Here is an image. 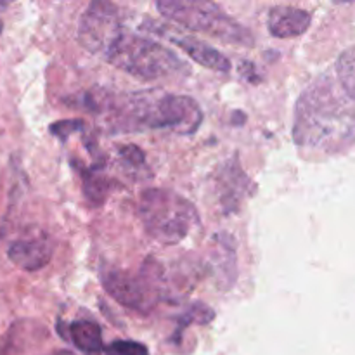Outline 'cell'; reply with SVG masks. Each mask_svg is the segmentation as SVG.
Wrapping results in <instances>:
<instances>
[{
  "label": "cell",
  "instance_id": "6da1fadb",
  "mask_svg": "<svg viewBox=\"0 0 355 355\" xmlns=\"http://www.w3.org/2000/svg\"><path fill=\"white\" fill-rule=\"evenodd\" d=\"M293 139L300 148L342 153L355 142V107L329 76L314 80L295 107Z\"/></svg>",
  "mask_w": 355,
  "mask_h": 355
},
{
  "label": "cell",
  "instance_id": "7a4b0ae2",
  "mask_svg": "<svg viewBox=\"0 0 355 355\" xmlns=\"http://www.w3.org/2000/svg\"><path fill=\"white\" fill-rule=\"evenodd\" d=\"M120 114L134 128H168L182 135L194 134L203 121L200 104L175 94L139 92L121 106Z\"/></svg>",
  "mask_w": 355,
  "mask_h": 355
},
{
  "label": "cell",
  "instance_id": "3957f363",
  "mask_svg": "<svg viewBox=\"0 0 355 355\" xmlns=\"http://www.w3.org/2000/svg\"><path fill=\"white\" fill-rule=\"evenodd\" d=\"M104 58L121 71L146 82L168 78L189 69L165 45L128 31H123Z\"/></svg>",
  "mask_w": 355,
  "mask_h": 355
},
{
  "label": "cell",
  "instance_id": "277c9868",
  "mask_svg": "<svg viewBox=\"0 0 355 355\" xmlns=\"http://www.w3.org/2000/svg\"><path fill=\"white\" fill-rule=\"evenodd\" d=\"M139 215L146 231L162 245L184 241L200 224L198 211L186 198L165 189H148L139 201Z\"/></svg>",
  "mask_w": 355,
  "mask_h": 355
},
{
  "label": "cell",
  "instance_id": "5b68a950",
  "mask_svg": "<svg viewBox=\"0 0 355 355\" xmlns=\"http://www.w3.org/2000/svg\"><path fill=\"white\" fill-rule=\"evenodd\" d=\"M156 7L166 19L187 30L210 35L225 44L252 47L255 42L248 28L232 19L220 6L208 0H159Z\"/></svg>",
  "mask_w": 355,
  "mask_h": 355
},
{
  "label": "cell",
  "instance_id": "8992f818",
  "mask_svg": "<svg viewBox=\"0 0 355 355\" xmlns=\"http://www.w3.org/2000/svg\"><path fill=\"white\" fill-rule=\"evenodd\" d=\"M123 31L118 7L104 0H94L80 17L78 42L89 52L106 55Z\"/></svg>",
  "mask_w": 355,
  "mask_h": 355
},
{
  "label": "cell",
  "instance_id": "52a82bcc",
  "mask_svg": "<svg viewBox=\"0 0 355 355\" xmlns=\"http://www.w3.org/2000/svg\"><path fill=\"white\" fill-rule=\"evenodd\" d=\"M103 284L118 304L128 309L148 312L156 304V291L144 277L132 276L123 270H110L104 274Z\"/></svg>",
  "mask_w": 355,
  "mask_h": 355
},
{
  "label": "cell",
  "instance_id": "ba28073f",
  "mask_svg": "<svg viewBox=\"0 0 355 355\" xmlns=\"http://www.w3.org/2000/svg\"><path fill=\"white\" fill-rule=\"evenodd\" d=\"M54 253L51 239L45 236L30 239H17L7 250L9 259L24 270H38L47 266Z\"/></svg>",
  "mask_w": 355,
  "mask_h": 355
},
{
  "label": "cell",
  "instance_id": "9c48e42d",
  "mask_svg": "<svg viewBox=\"0 0 355 355\" xmlns=\"http://www.w3.org/2000/svg\"><path fill=\"white\" fill-rule=\"evenodd\" d=\"M311 12L298 7L276 6L269 10L267 16V26L269 31L277 38H293L300 37L311 26Z\"/></svg>",
  "mask_w": 355,
  "mask_h": 355
},
{
  "label": "cell",
  "instance_id": "30bf717a",
  "mask_svg": "<svg viewBox=\"0 0 355 355\" xmlns=\"http://www.w3.org/2000/svg\"><path fill=\"white\" fill-rule=\"evenodd\" d=\"M170 38H172L173 44L179 45V47L182 49L194 62H198V64L222 73H227L229 69H231V61H229L220 51H217L215 47L208 45L207 42L187 37V35H172Z\"/></svg>",
  "mask_w": 355,
  "mask_h": 355
},
{
  "label": "cell",
  "instance_id": "8fae6325",
  "mask_svg": "<svg viewBox=\"0 0 355 355\" xmlns=\"http://www.w3.org/2000/svg\"><path fill=\"white\" fill-rule=\"evenodd\" d=\"M69 340L76 349L85 354H96L103 350V333L94 321H75L68 328Z\"/></svg>",
  "mask_w": 355,
  "mask_h": 355
},
{
  "label": "cell",
  "instance_id": "7c38bea8",
  "mask_svg": "<svg viewBox=\"0 0 355 355\" xmlns=\"http://www.w3.org/2000/svg\"><path fill=\"white\" fill-rule=\"evenodd\" d=\"M336 75L343 92L355 101V47L347 49L336 61Z\"/></svg>",
  "mask_w": 355,
  "mask_h": 355
},
{
  "label": "cell",
  "instance_id": "4fadbf2b",
  "mask_svg": "<svg viewBox=\"0 0 355 355\" xmlns=\"http://www.w3.org/2000/svg\"><path fill=\"white\" fill-rule=\"evenodd\" d=\"M110 352L113 355H149L144 345L135 342H114L110 347Z\"/></svg>",
  "mask_w": 355,
  "mask_h": 355
},
{
  "label": "cell",
  "instance_id": "5bb4252c",
  "mask_svg": "<svg viewBox=\"0 0 355 355\" xmlns=\"http://www.w3.org/2000/svg\"><path fill=\"white\" fill-rule=\"evenodd\" d=\"M82 128H83V121H80V120H66V121H58V123L52 125L51 132H52V134L58 135L59 139H62V141H64V139L69 137V135H71L73 132L82 130Z\"/></svg>",
  "mask_w": 355,
  "mask_h": 355
},
{
  "label": "cell",
  "instance_id": "9a60e30c",
  "mask_svg": "<svg viewBox=\"0 0 355 355\" xmlns=\"http://www.w3.org/2000/svg\"><path fill=\"white\" fill-rule=\"evenodd\" d=\"M90 355H113L110 352V349H106V350H101V352H96V354H90Z\"/></svg>",
  "mask_w": 355,
  "mask_h": 355
},
{
  "label": "cell",
  "instance_id": "2e32d148",
  "mask_svg": "<svg viewBox=\"0 0 355 355\" xmlns=\"http://www.w3.org/2000/svg\"><path fill=\"white\" fill-rule=\"evenodd\" d=\"M49 355H73V354L64 352V350H61V352H54V354H49Z\"/></svg>",
  "mask_w": 355,
  "mask_h": 355
}]
</instances>
